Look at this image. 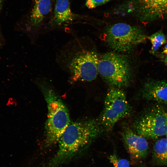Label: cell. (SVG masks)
<instances>
[{
    "instance_id": "6da1fadb",
    "label": "cell",
    "mask_w": 167,
    "mask_h": 167,
    "mask_svg": "<svg viewBox=\"0 0 167 167\" xmlns=\"http://www.w3.org/2000/svg\"><path fill=\"white\" fill-rule=\"evenodd\" d=\"M100 123L93 119L70 123L58 141V149L48 167H57L85 151L102 133Z\"/></svg>"
},
{
    "instance_id": "7a4b0ae2",
    "label": "cell",
    "mask_w": 167,
    "mask_h": 167,
    "mask_svg": "<svg viewBox=\"0 0 167 167\" xmlns=\"http://www.w3.org/2000/svg\"><path fill=\"white\" fill-rule=\"evenodd\" d=\"M42 91L48 110L45 130V143L49 146L58 143L70 124L68 109L61 99L52 89L42 85Z\"/></svg>"
},
{
    "instance_id": "3957f363",
    "label": "cell",
    "mask_w": 167,
    "mask_h": 167,
    "mask_svg": "<svg viewBox=\"0 0 167 167\" xmlns=\"http://www.w3.org/2000/svg\"><path fill=\"white\" fill-rule=\"evenodd\" d=\"M98 71L104 80L114 88L127 86L132 79L133 69L128 57L114 51L99 57Z\"/></svg>"
},
{
    "instance_id": "277c9868",
    "label": "cell",
    "mask_w": 167,
    "mask_h": 167,
    "mask_svg": "<svg viewBox=\"0 0 167 167\" xmlns=\"http://www.w3.org/2000/svg\"><path fill=\"white\" fill-rule=\"evenodd\" d=\"M104 39L108 46L118 53L132 51L137 45L145 42L148 36L141 27L118 23L108 26L104 32Z\"/></svg>"
},
{
    "instance_id": "5b68a950",
    "label": "cell",
    "mask_w": 167,
    "mask_h": 167,
    "mask_svg": "<svg viewBox=\"0 0 167 167\" xmlns=\"http://www.w3.org/2000/svg\"><path fill=\"white\" fill-rule=\"evenodd\" d=\"M137 134L155 139L167 133V109L160 104L148 108L133 125Z\"/></svg>"
},
{
    "instance_id": "8992f818",
    "label": "cell",
    "mask_w": 167,
    "mask_h": 167,
    "mask_svg": "<svg viewBox=\"0 0 167 167\" xmlns=\"http://www.w3.org/2000/svg\"><path fill=\"white\" fill-rule=\"evenodd\" d=\"M99 57L93 48H82L75 52L68 65L73 80L90 82L95 79L98 74Z\"/></svg>"
},
{
    "instance_id": "52a82bcc",
    "label": "cell",
    "mask_w": 167,
    "mask_h": 167,
    "mask_svg": "<svg viewBox=\"0 0 167 167\" xmlns=\"http://www.w3.org/2000/svg\"><path fill=\"white\" fill-rule=\"evenodd\" d=\"M131 110L125 92L120 88H112L105 96L100 123L104 129L109 131L118 121L130 115Z\"/></svg>"
},
{
    "instance_id": "ba28073f",
    "label": "cell",
    "mask_w": 167,
    "mask_h": 167,
    "mask_svg": "<svg viewBox=\"0 0 167 167\" xmlns=\"http://www.w3.org/2000/svg\"><path fill=\"white\" fill-rule=\"evenodd\" d=\"M117 11L134 15L144 22L162 19L167 17V0H128Z\"/></svg>"
},
{
    "instance_id": "9c48e42d",
    "label": "cell",
    "mask_w": 167,
    "mask_h": 167,
    "mask_svg": "<svg viewBox=\"0 0 167 167\" xmlns=\"http://www.w3.org/2000/svg\"><path fill=\"white\" fill-rule=\"evenodd\" d=\"M31 1L27 24L30 30L37 28L48 17L52 15L55 0Z\"/></svg>"
},
{
    "instance_id": "30bf717a",
    "label": "cell",
    "mask_w": 167,
    "mask_h": 167,
    "mask_svg": "<svg viewBox=\"0 0 167 167\" xmlns=\"http://www.w3.org/2000/svg\"><path fill=\"white\" fill-rule=\"evenodd\" d=\"M121 135L125 147L131 157L139 159L146 156L148 145L144 137L128 127L124 128Z\"/></svg>"
},
{
    "instance_id": "8fae6325",
    "label": "cell",
    "mask_w": 167,
    "mask_h": 167,
    "mask_svg": "<svg viewBox=\"0 0 167 167\" xmlns=\"http://www.w3.org/2000/svg\"><path fill=\"white\" fill-rule=\"evenodd\" d=\"M71 0H55L50 23L52 26L69 24L75 20L78 15L71 9Z\"/></svg>"
},
{
    "instance_id": "7c38bea8",
    "label": "cell",
    "mask_w": 167,
    "mask_h": 167,
    "mask_svg": "<svg viewBox=\"0 0 167 167\" xmlns=\"http://www.w3.org/2000/svg\"><path fill=\"white\" fill-rule=\"evenodd\" d=\"M142 95L146 100L167 104V83L162 80L147 81L143 87Z\"/></svg>"
},
{
    "instance_id": "4fadbf2b",
    "label": "cell",
    "mask_w": 167,
    "mask_h": 167,
    "mask_svg": "<svg viewBox=\"0 0 167 167\" xmlns=\"http://www.w3.org/2000/svg\"><path fill=\"white\" fill-rule=\"evenodd\" d=\"M155 156L162 163L167 162V139L162 138L158 140L154 146Z\"/></svg>"
},
{
    "instance_id": "5bb4252c",
    "label": "cell",
    "mask_w": 167,
    "mask_h": 167,
    "mask_svg": "<svg viewBox=\"0 0 167 167\" xmlns=\"http://www.w3.org/2000/svg\"><path fill=\"white\" fill-rule=\"evenodd\" d=\"M150 41L152 47L150 51L151 53L155 54L159 48L167 41V38L162 30H159L148 36Z\"/></svg>"
},
{
    "instance_id": "9a60e30c",
    "label": "cell",
    "mask_w": 167,
    "mask_h": 167,
    "mask_svg": "<svg viewBox=\"0 0 167 167\" xmlns=\"http://www.w3.org/2000/svg\"><path fill=\"white\" fill-rule=\"evenodd\" d=\"M109 160L113 167H129L130 166L129 162L128 160L118 158L115 154L110 156Z\"/></svg>"
},
{
    "instance_id": "2e32d148",
    "label": "cell",
    "mask_w": 167,
    "mask_h": 167,
    "mask_svg": "<svg viewBox=\"0 0 167 167\" xmlns=\"http://www.w3.org/2000/svg\"><path fill=\"white\" fill-rule=\"evenodd\" d=\"M111 0H86L85 6L88 9H93Z\"/></svg>"
},
{
    "instance_id": "e0dca14e",
    "label": "cell",
    "mask_w": 167,
    "mask_h": 167,
    "mask_svg": "<svg viewBox=\"0 0 167 167\" xmlns=\"http://www.w3.org/2000/svg\"><path fill=\"white\" fill-rule=\"evenodd\" d=\"M163 53L167 55V44L165 45L163 49Z\"/></svg>"
},
{
    "instance_id": "ac0fdd59",
    "label": "cell",
    "mask_w": 167,
    "mask_h": 167,
    "mask_svg": "<svg viewBox=\"0 0 167 167\" xmlns=\"http://www.w3.org/2000/svg\"><path fill=\"white\" fill-rule=\"evenodd\" d=\"M164 62L165 65L167 66V55L164 60Z\"/></svg>"
},
{
    "instance_id": "d6986e66",
    "label": "cell",
    "mask_w": 167,
    "mask_h": 167,
    "mask_svg": "<svg viewBox=\"0 0 167 167\" xmlns=\"http://www.w3.org/2000/svg\"><path fill=\"white\" fill-rule=\"evenodd\" d=\"M2 1V0H0V8L1 6Z\"/></svg>"
},
{
    "instance_id": "ffe728a7",
    "label": "cell",
    "mask_w": 167,
    "mask_h": 167,
    "mask_svg": "<svg viewBox=\"0 0 167 167\" xmlns=\"http://www.w3.org/2000/svg\"></svg>"
}]
</instances>
